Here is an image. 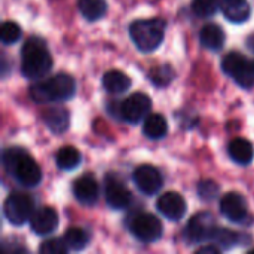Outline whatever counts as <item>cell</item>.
<instances>
[{
  "mask_svg": "<svg viewBox=\"0 0 254 254\" xmlns=\"http://www.w3.org/2000/svg\"><path fill=\"white\" fill-rule=\"evenodd\" d=\"M3 165L6 171L25 188H36L42 180L39 164L21 147L6 149L3 152Z\"/></svg>",
  "mask_w": 254,
  "mask_h": 254,
  "instance_id": "1",
  "label": "cell"
},
{
  "mask_svg": "<svg viewBox=\"0 0 254 254\" xmlns=\"http://www.w3.org/2000/svg\"><path fill=\"white\" fill-rule=\"evenodd\" d=\"M52 68V57L46 43L39 37H30L21 49V71L27 79H42Z\"/></svg>",
  "mask_w": 254,
  "mask_h": 254,
  "instance_id": "2",
  "label": "cell"
},
{
  "mask_svg": "<svg viewBox=\"0 0 254 254\" xmlns=\"http://www.w3.org/2000/svg\"><path fill=\"white\" fill-rule=\"evenodd\" d=\"M76 94V80L67 73H58L30 88V98L43 104L49 101H68Z\"/></svg>",
  "mask_w": 254,
  "mask_h": 254,
  "instance_id": "3",
  "label": "cell"
},
{
  "mask_svg": "<svg viewBox=\"0 0 254 254\" xmlns=\"http://www.w3.org/2000/svg\"><path fill=\"white\" fill-rule=\"evenodd\" d=\"M165 27L167 24L161 18L137 19L129 25V36L141 52L149 54L161 46L165 36Z\"/></svg>",
  "mask_w": 254,
  "mask_h": 254,
  "instance_id": "4",
  "label": "cell"
},
{
  "mask_svg": "<svg viewBox=\"0 0 254 254\" xmlns=\"http://www.w3.org/2000/svg\"><path fill=\"white\" fill-rule=\"evenodd\" d=\"M222 70L240 86L250 89L254 86V63L240 52H229L222 60Z\"/></svg>",
  "mask_w": 254,
  "mask_h": 254,
  "instance_id": "5",
  "label": "cell"
},
{
  "mask_svg": "<svg viewBox=\"0 0 254 254\" xmlns=\"http://www.w3.org/2000/svg\"><path fill=\"white\" fill-rule=\"evenodd\" d=\"M217 231L214 216L208 211L195 214L185 228V240L189 244H201L204 241H213Z\"/></svg>",
  "mask_w": 254,
  "mask_h": 254,
  "instance_id": "6",
  "label": "cell"
},
{
  "mask_svg": "<svg viewBox=\"0 0 254 254\" xmlns=\"http://www.w3.org/2000/svg\"><path fill=\"white\" fill-rule=\"evenodd\" d=\"M4 217L10 225L22 226L24 223L30 222L34 213V202L33 198L25 193H12L4 201Z\"/></svg>",
  "mask_w": 254,
  "mask_h": 254,
  "instance_id": "7",
  "label": "cell"
},
{
  "mask_svg": "<svg viewBox=\"0 0 254 254\" xmlns=\"http://www.w3.org/2000/svg\"><path fill=\"white\" fill-rule=\"evenodd\" d=\"M150 109L152 100L144 92H134L118 106L119 118L129 124H138L146 119Z\"/></svg>",
  "mask_w": 254,
  "mask_h": 254,
  "instance_id": "8",
  "label": "cell"
},
{
  "mask_svg": "<svg viewBox=\"0 0 254 254\" xmlns=\"http://www.w3.org/2000/svg\"><path fill=\"white\" fill-rule=\"evenodd\" d=\"M131 234L141 243H155L162 237L164 228L161 220L150 213H140L132 217L129 225Z\"/></svg>",
  "mask_w": 254,
  "mask_h": 254,
  "instance_id": "9",
  "label": "cell"
},
{
  "mask_svg": "<svg viewBox=\"0 0 254 254\" xmlns=\"http://www.w3.org/2000/svg\"><path fill=\"white\" fill-rule=\"evenodd\" d=\"M104 196L112 210H125L132 201V193L115 173H109L104 177Z\"/></svg>",
  "mask_w": 254,
  "mask_h": 254,
  "instance_id": "10",
  "label": "cell"
},
{
  "mask_svg": "<svg viewBox=\"0 0 254 254\" xmlns=\"http://www.w3.org/2000/svg\"><path fill=\"white\" fill-rule=\"evenodd\" d=\"M132 180H134L135 186L138 188V190L146 196L156 195L164 185V179H162V174L159 173V170L149 164L137 167L132 174Z\"/></svg>",
  "mask_w": 254,
  "mask_h": 254,
  "instance_id": "11",
  "label": "cell"
},
{
  "mask_svg": "<svg viewBox=\"0 0 254 254\" xmlns=\"http://www.w3.org/2000/svg\"><path fill=\"white\" fill-rule=\"evenodd\" d=\"M158 211L171 222H179L185 217L188 205L183 196L177 192H167L158 198Z\"/></svg>",
  "mask_w": 254,
  "mask_h": 254,
  "instance_id": "12",
  "label": "cell"
},
{
  "mask_svg": "<svg viewBox=\"0 0 254 254\" xmlns=\"http://www.w3.org/2000/svg\"><path fill=\"white\" fill-rule=\"evenodd\" d=\"M220 211L229 222H234V223H243L249 216L246 199L237 192L226 193L222 198Z\"/></svg>",
  "mask_w": 254,
  "mask_h": 254,
  "instance_id": "13",
  "label": "cell"
},
{
  "mask_svg": "<svg viewBox=\"0 0 254 254\" xmlns=\"http://www.w3.org/2000/svg\"><path fill=\"white\" fill-rule=\"evenodd\" d=\"M58 228V214L51 207H42L34 210L30 219V229L36 235H49Z\"/></svg>",
  "mask_w": 254,
  "mask_h": 254,
  "instance_id": "14",
  "label": "cell"
},
{
  "mask_svg": "<svg viewBox=\"0 0 254 254\" xmlns=\"http://www.w3.org/2000/svg\"><path fill=\"white\" fill-rule=\"evenodd\" d=\"M73 195L82 205L86 207L94 205L98 201V195H100V188L97 180L91 174H85L79 177L73 183Z\"/></svg>",
  "mask_w": 254,
  "mask_h": 254,
  "instance_id": "15",
  "label": "cell"
},
{
  "mask_svg": "<svg viewBox=\"0 0 254 254\" xmlns=\"http://www.w3.org/2000/svg\"><path fill=\"white\" fill-rule=\"evenodd\" d=\"M219 6L225 18L234 24H243L252 15V7L247 0H219Z\"/></svg>",
  "mask_w": 254,
  "mask_h": 254,
  "instance_id": "16",
  "label": "cell"
},
{
  "mask_svg": "<svg viewBox=\"0 0 254 254\" xmlns=\"http://www.w3.org/2000/svg\"><path fill=\"white\" fill-rule=\"evenodd\" d=\"M43 122L54 134H63L70 127V113L63 107H52L43 113Z\"/></svg>",
  "mask_w": 254,
  "mask_h": 254,
  "instance_id": "17",
  "label": "cell"
},
{
  "mask_svg": "<svg viewBox=\"0 0 254 254\" xmlns=\"http://www.w3.org/2000/svg\"><path fill=\"white\" fill-rule=\"evenodd\" d=\"M229 158L238 165H249L253 162L254 147L246 138H234L228 146Z\"/></svg>",
  "mask_w": 254,
  "mask_h": 254,
  "instance_id": "18",
  "label": "cell"
},
{
  "mask_svg": "<svg viewBox=\"0 0 254 254\" xmlns=\"http://www.w3.org/2000/svg\"><path fill=\"white\" fill-rule=\"evenodd\" d=\"M199 40L204 48L210 51H220L225 45L226 36L220 25L217 24H207L202 27L199 33Z\"/></svg>",
  "mask_w": 254,
  "mask_h": 254,
  "instance_id": "19",
  "label": "cell"
},
{
  "mask_svg": "<svg viewBox=\"0 0 254 254\" xmlns=\"http://www.w3.org/2000/svg\"><path fill=\"white\" fill-rule=\"evenodd\" d=\"M132 85V80L129 76H127L124 71L119 70H110L106 71L103 76V86L110 94H122L128 91Z\"/></svg>",
  "mask_w": 254,
  "mask_h": 254,
  "instance_id": "20",
  "label": "cell"
},
{
  "mask_svg": "<svg viewBox=\"0 0 254 254\" xmlns=\"http://www.w3.org/2000/svg\"><path fill=\"white\" fill-rule=\"evenodd\" d=\"M143 132L150 140H161L168 132V124L167 119L159 113L147 115L143 121Z\"/></svg>",
  "mask_w": 254,
  "mask_h": 254,
  "instance_id": "21",
  "label": "cell"
},
{
  "mask_svg": "<svg viewBox=\"0 0 254 254\" xmlns=\"http://www.w3.org/2000/svg\"><path fill=\"white\" fill-rule=\"evenodd\" d=\"M80 162H82V155L73 146H64L55 155V164L63 171H71L77 168Z\"/></svg>",
  "mask_w": 254,
  "mask_h": 254,
  "instance_id": "22",
  "label": "cell"
},
{
  "mask_svg": "<svg viewBox=\"0 0 254 254\" xmlns=\"http://www.w3.org/2000/svg\"><path fill=\"white\" fill-rule=\"evenodd\" d=\"M79 10L88 21H98L107 12L106 0H79Z\"/></svg>",
  "mask_w": 254,
  "mask_h": 254,
  "instance_id": "23",
  "label": "cell"
},
{
  "mask_svg": "<svg viewBox=\"0 0 254 254\" xmlns=\"http://www.w3.org/2000/svg\"><path fill=\"white\" fill-rule=\"evenodd\" d=\"M64 241L68 247V250L80 252L88 247L91 241V235L80 228H68L64 234Z\"/></svg>",
  "mask_w": 254,
  "mask_h": 254,
  "instance_id": "24",
  "label": "cell"
},
{
  "mask_svg": "<svg viewBox=\"0 0 254 254\" xmlns=\"http://www.w3.org/2000/svg\"><path fill=\"white\" fill-rule=\"evenodd\" d=\"M176 77V71L171 65L164 64L159 67L152 68V71L149 73V79L153 85L156 86H167L173 82V79Z\"/></svg>",
  "mask_w": 254,
  "mask_h": 254,
  "instance_id": "25",
  "label": "cell"
},
{
  "mask_svg": "<svg viewBox=\"0 0 254 254\" xmlns=\"http://www.w3.org/2000/svg\"><path fill=\"white\" fill-rule=\"evenodd\" d=\"M213 241H216L214 244L220 246L222 250H228V249H232L235 246L240 244L241 241V237L240 234L231 231V229H223V228H217L214 237H213Z\"/></svg>",
  "mask_w": 254,
  "mask_h": 254,
  "instance_id": "26",
  "label": "cell"
},
{
  "mask_svg": "<svg viewBox=\"0 0 254 254\" xmlns=\"http://www.w3.org/2000/svg\"><path fill=\"white\" fill-rule=\"evenodd\" d=\"M219 0H193L192 10L199 18H211L219 10Z\"/></svg>",
  "mask_w": 254,
  "mask_h": 254,
  "instance_id": "27",
  "label": "cell"
},
{
  "mask_svg": "<svg viewBox=\"0 0 254 254\" xmlns=\"http://www.w3.org/2000/svg\"><path fill=\"white\" fill-rule=\"evenodd\" d=\"M22 36V31H21V27L13 22V21H6L3 22L1 25V33H0V37H1V42L4 45H12V43H16Z\"/></svg>",
  "mask_w": 254,
  "mask_h": 254,
  "instance_id": "28",
  "label": "cell"
},
{
  "mask_svg": "<svg viewBox=\"0 0 254 254\" xmlns=\"http://www.w3.org/2000/svg\"><path fill=\"white\" fill-rule=\"evenodd\" d=\"M220 193V188L213 180H201L198 185V195L204 201H214Z\"/></svg>",
  "mask_w": 254,
  "mask_h": 254,
  "instance_id": "29",
  "label": "cell"
},
{
  "mask_svg": "<svg viewBox=\"0 0 254 254\" xmlns=\"http://www.w3.org/2000/svg\"><path fill=\"white\" fill-rule=\"evenodd\" d=\"M67 252H68V247H67L64 238L63 240L51 238V240L42 243L39 247V253L42 254H65Z\"/></svg>",
  "mask_w": 254,
  "mask_h": 254,
  "instance_id": "30",
  "label": "cell"
},
{
  "mask_svg": "<svg viewBox=\"0 0 254 254\" xmlns=\"http://www.w3.org/2000/svg\"><path fill=\"white\" fill-rule=\"evenodd\" d=\"M222 252V249H219V247H216L214 244H210V246H205V247H201L199 250H198V253L199 254H219Z\"/></svg>",
  "mask_w": 254,
  "mask_h": 254,
  "instance_id": "31",
  "label": "cell"
},
{
  "mask_svg": "<svg viewBox=\"0 0 254 254\" xmlns=\"http://www.w3.org/2000/svg\"><path fill=\"white\" fill-rule=\"evenodd\" d=\"M247 46H249L252 51H254V34H252V36L247 39Z\"/></svg>",
  "mask_w": 254,
  "mask_h": 254,
  "instance_id": "32",
  "label": "cell"
}]
</instances>
